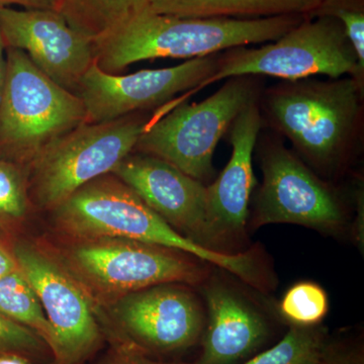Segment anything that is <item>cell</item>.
I'll return each instance as SVG.
<instances>
[{
	"instance_id": "cell-1",
	"label": "cell",
	"mask_w": 364,
	"mask_h": 364,
	"mask_svg": "<svg viewBox=\"0 0 364 364\" xmlns=\"http://www.w3.org/2000/svg\"><path fill=\"white\" fill-rule=\"evenodd\" d=\"M51 213L55 229L67 240L119 238L143 242L195 256L253 289L264 279L260 251L222 253L198 245L167 224L112 173L88 182Z\"/></svg>"
},
{
	"instance_id": "cell-2",
	"label": "cell",
	"mask_w": 364,
	"mask_h": 364,
	"mask_svg": "<svg viewBox=\"0 0 364 364\" xmlns=\"http://www.w3.org/2000/svg\"><path fill=\"white\" fill-rule=\"evenodd\" d=\"M305 14L261 18H179L144 11L93 42L95 64L117 74L144 60L195 59L233 48L273 42L293 30Z\"/></svg>"
},
{
	"instance_id": "cell-3",
	"label": "cell",
	"mask_w": 364,
	"mask_h": 364,
	"mask_svg": "<svg viewBox=\"0 0 364 364\" xmlns=\"http://www.w3.org/2000/svg\"><path fill=\"white\" fill-rule=\"evenodd\" d=\"M363 86L351 76L284 81L268 90L265 112L301 159L322 171L343 162L363 114Z\"/></svg>"
},
{
	"instance_id": "cell-4",
	"label": "cell",
	"mask_w": 364,
	"mask_h": 364,
	"mask_svg": "<svg viewBox=\"0 0 364 364\" xmlns=\"http://www.w3.org/2000/svg\"><path fill=\"white\" fill-rule=\"evenodd\" d=\"M54 253L93 304L105 308L149 287L196 286L208 277L207 267L195 256L128 239L67 240Z\"/></svg>"
},
{
	"instance_id": "cell-5",
	"label": "cell",
	"mask_w": 364,
	"mask_h": 364,
	"mask_svg": "<svg viewBox=\"0 0 364 364\" xmlns=\"http://www.w3.org/2000/svg\"><path fill=\"white\" fill-rule=\"evenodd\" d=\"M82 100L45 75L20 49H6L0 97V159L28 167L55 140L85 123Z\"/></svg>"
},
{
	"instance_id": "cell-6",
	"label": "cell",
	"mask_w": 364,
	"mask_h": 364,
	"mask_svg": "<svg viewBox=\"0 0 364 364\" xmlns=\"http://www.w3.org/2000/svg\"><path fill=\"white\" fill-rule=\"evenodd\" d=\"M267 75L286 81L324 75L351 76L363 86L364 73L343 26L330 16H308L282 37L259 48L227 50L217 71L191 95L218 81L238 76Z\"/></svg>"
},
{
	"instance_id": "cell-7",
	"label": "cell",
	"mask_w": 364,
	"mask_h": 364,
	"mask_svg": "<svg viewBox=\"0 0 364 364\" xmlns=\"http://www.w3.org/2000/svg\"><path fill=\"white\" fill-rule=\"evenodd\" d=\"M255 76L226 79L214 95L196 104H179L149 119L133 152L160 158L196 181L214 176L213 158L222 136L249 105L257 102Z\"/></svg>"
},
{
	"instance_id": "cell-8",
	"label": "cell",
	"mask_w": 364,
	"mask_h": 364,
	"mask_svg": "<svg viewBox=\"0 0 364 364\" xmlns=\"http://www.w3.org/2000/svg\"><path fill=\"white\" fill-rule=\"evenodd\" d=\"M148 122L134 114L83 123L50 144L28 166L33 205L52 212L88 182L112 173L135 149Z\"/></svg>"
},
{
	"instance_id": "cell-9",
	"label": "cell",
	"mask_w": 364,
	"mask_h": 364,
	"mask_svg": "<svg viewBox=\"0 0 364 364\" xmlns=\"http://www.w3.org/2000/svg\"><path fill=\"white\" fill-rule=\"evenodd\" d=\"M9 249L51 325V364L87 363L105 340L93 301L56 254L44 246L30 240H14Z\"/></svg>"
},
{
	"instance_id": "cell-10",
	"label": "cell",
	"mask_w": 364,
	"mask_h": 364,
	"mask_svg": "<svg viewBox=\"0 0 364 364\" xmlns=\"http://www.w3.org/2000/svg\"><path fill=\"white\" fill-rule=\"evenodd\" d=\"M263 181L255 198L252 227L294 224L338 234L347 223L343 203L329 184L282 144L260 150Z\"/></svg>"
},
{
	"instance_id": "cell-11",
	"label": "cell",
	"mask_w": 364,
	"mask_h": 364,
	"mask_svg": "<svg viewBox=\"0 0 364 364\" xmlns=\"http://www.w3.org/2000/svg\"><path fill=\"white\" fill-rule=\"evenodd\" d=\"M104 324L111 343L127 341L149 354L186 350L203 334L205 314L188 287L166 284L117 299Z\"/></svg>"
},
{
	"instance_id": "cell-12",
	"label": "cell",
	"mask_w": 364,
	"mask_h": 364,
	"mask_svg": "<svg viewBox=\"0 0 364 364\" xmlns=\"http://www.w3.org/2000/svg\"><path fill=\"white\" fill-rule=\"evenodd\" d=\"M220 57L208 55L181 65L128 75L107 73L93 63L76 90L85 105V123H105L156 109L183 95L176 100L181 104L217 71Z\"/></svg>"
},
{
	"instance_id": "cell-13",
	"label": "cell",
	"mask_w": 364,
	"mask_h": 364,
	"mask_svg": "<svg viewBox=\"0 0 364 364\" xmlns=\"http://www.w3.org/2000/svg\"><path fill=\"white\" fill-rule=\"evenodd\" d=\"M0 32L7 48L20 49L55 83L75 93L95 63L93 42L55 9L2 7Z\"/></svg>"
},
{
	"instance_id": "cell-14",
	"label": "cell",
	"mask_w": 364,
	"mask_h": 364,
	"mask_svg": "<svg viewBox=\"0 0 364 364\" xmlns=\"http://www.w3.org/2000/svg\"><path fill=\"white\" fill-rule=\"evenodd\" d=\"M257 102L246 107L230 127L232 155L221 174L207 186V246L230 253L245 238L248 207L255 176L253 152L263 123Z\"/></svg>"
},
{
	"instance_id": "cell-15",
	"label": "cell",
	"mask_w": 364,
	"mask_h": 364,
	"mask_svg": "<svg viewBox=\"0 0 364 364\" xmlns=\"http://www.w3.org/2000/svg\"><path fill=\"white\" fill-rule=\"evenodd\" d=\"M112 174L174 230L208 248L205 184L160 158L138 152L124 158Z\"/></svg>"
},
{
	"instance_id": "cell-16",
	"label": "cell",
	"mask_w": 364,
	"mask_h": 364,
	"mask_svg": "<svg viewBox=\"0 0 364 364\" xmlns=\"http://www.w3.org/2000/svg\"><path fill=\"white\" fill-rule=\"evenodd\" d=\"M208 326L196 364H235L267 340L264 316L236 287L220 279L205 282Z\"/></svg>"
},
{
	"instance_id": "cell-17",
	"label": "cell",
	"mask_w": 364,
	"mask_h": 364,
	"mask_svg": "<svg viewBox=\"0 0 364 364\" xmlns=\"http://www.w3.org/2000/svg\"><path fill=\"white\" fill-rule=\"evenodd\" d=\"M322 0H150L148 11L193 18H261L311 16Z\"/></svg>"
},
{
	"instance_id": "cell-18",
	"label": "cell",
	"mask_w": 364,
	"mask_h": 364,
	"mask_svg": "<svg viewBox=\"0 0 364 364\" xmlns=\"http://www.w3.org/2000/svg\"><path fill=\"white\" fill-rule=\"evenodd\" d=\"M150 0H55L58 11L77 32L95 42L149 7Z\"/></svg>"
},
{
	"instance_id": "cell-19",
	"label": "cell",
	"mask_w": 364,
	"mask_h": 364,
	"mask_svg": "<svg viewBox=\"0 0 364 364\" xmlns=\"http://www.w3.org/2000/svg\"><path fill=\"white\" fill-rule=\"evenodd\" d=\"M0 314L14 322L30 328L42 337L51 349V325L46 317L37 294L20 268L11 274L0 277Z\"/></svg>"
},
{
	"instance_id": "cell-20",
	"label": "cell",
	"mask_w": 364,
	"mask_h": 364,
	"mask_svg": "<svg viewBox=\"0 0 364 364\" xmlns=\"http://www.w3.org/2000/svg\"><path fill=\"white\" fill-rule=\"evenodd\" d=\"M32 205L28 167L0 159V243L11 247Z\"/></svg>"
},
{
	"instance_id": "cell-21",
	"label": "cell",
	"mask_w": 364,
	"mask_h": 364,
	"mask_svg": "<svg viewBox=\"0 0 364 364\" xmlns=\"http://www.w3.org/2000/svg\"><path fill=\"white\" fill-rule=\"evenodd\" d=\"M327 345L320 326H291L279 343L245 364H320Z\"/></svg>"
},
{
	"instance_id": "cell-22",
	"label": "cell",
	"mask_w": 364,
	"mask_h": 364,
	"mask_svg": "<svg viewBox=\"0 0 364 364\" xmlns=\"http://www.w3.org/2000/svg\"><path fill=\"white\" fill-rule=\"evenodd\" d=\"M329 311L328 294L312 282L294 284L279 303V313L291 326L312 327L322 322Z\"/></svg>"
},
{
	"instance_id": "cell-23",
	"label": "cell",
	"mask_w": 364,
	"mask_h": 364,
	"mask_svg": "<svg viewBox=\"0 0 364 364\" xmlns=\"http://www.w3.org/2000/svg\"><path fill=\"white\" fill-rule=\"evenodd\" d=\"M310 16H330L341 23L364 73L363 0H322Z\"/></svg>"
},
{
	"instance_id": "cell-24",
	"label": "cell",
	"mask_w": 364,
	"mask_h": 364,
	"mask_svg": "<svg viewBox=\"0 0 364 364\" xmlns=\"http://www.w3.org/2000/svg\"><path fill=\"white\" fill-rule=\"evenodd\" d=\"M4 353L21 354L37 364L52 363L51 349L42 337L0 314V354Z\"/></svg>"
},
{
	"instance_id": "cell-25",
	"label": "cell",
	"mask_w": 364,
	"mask_h": 364,
	"mask_svg": "<svg viewBox=\"0 0 364 364\" xmlns=\"http://www.w3.org/2000/svg\"><path fill=\"white\" fill-rule=\"evenodd\" d=\"M95 364H172L153 358L151 354L127 341L112 343L104 358Z\"/></svg>"
},
{
	"instance_id": "cell-26",
	"label": "cell",
	"mask_w": 364,
	"mask_h": 364,
	"mask_svg": "<svg viewBox=\"0 0 364 364\" xmlns=\"http://www.w3.org/2000/svg\"><path fill=\"white\" fill-rule=\"evenodd\" d=\"M320 364H364L363 354L359 348L328 343Z\"/></svg>"
},
{
	"instance_id": "cell-27",
	"label": "cell",
	"mask_w": 364,
	"mask_h": 364,
	"mask_svg": "<svg viewBox=\"0 0 364 364\" xmlns=\"http://www.w3.org/2000/svg\"><path fill=\"white\" fill-rule=\"evenodd\" d=\"M14 6L23 9H55V0H0V9Z\"/></svg>"
},
{
	"instance_id": "cell-28",
	"label": "cell",
	"mask_w": 364,
	"mask_h": 364,
	"mask_svg": "<svg viewBox=\"0 0 364 364\" xmlns=\"http://www.w3.org/2000/svg\"><path fill=\"white\" fill-rule=\"evenodd\" d=\"M18 269V262L11 249L0 243V277H6Z\"/></svg>"
},
{
	"instance_id": "cell-29",
	"label": "cell",
	"mask_w": 364,
	"mask_h": 364,
	"mask_svg": "<svg viewBox=\"0 0 364 364\" xmlns=\"http://www.w3.org/2000/svg\"><path fill=\"white\" fill-rule=\"evenodd\" d=\"M6 75V47L4 45V38L0 32V97L4 90V81Z\"/></svg>"
},
{
	"instance_id": "cell-30",
	"label": "cell",
	"mask_w": 364,
	"mask_h": 364,
	"mask_svg": "<svg viewBox=\"0 0 364 364\" xmlns=\"http://www.w3.org/2000/svg\"><path fill=\"white\" fill-rule=\"evenodd\" d=\"M0 364H37L26 356L16 353L0 354Z\"/></svg>"
}]
</instances>
